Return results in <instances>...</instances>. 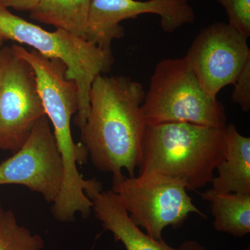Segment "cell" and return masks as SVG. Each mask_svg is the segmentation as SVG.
I'll return each instance as SVG.
<instances>
[{
    "label": "cell",
    "mask_w": 250,
    "mask_h": 250,
    "mask_svg": "<svg viewBox=\"0 0 250 250\" xmlns=\"http://www.w3.org/2000/svg\"><path fill=\"white\" fill-rule=\"evenodd\" d=\"M145 96L143 85L128 77L100 75L92 84L81 144L93 165L113 174V181L124 177L123 170L134 177L141 164Z\"/></svg>",
    "instance_id": "obj_1"
},
{
    "label": "cell",
    "mask_w": 250,
    "mask_h": 250,
    "mask_svg": "<svg viewBox=\"0 0 250 250\" xmlns=\"http://www.w3.org/2000/svg\"><path fill=\"white\" fill-rule=\"evenodd\" d=\"M224 129L189 123L146 125L139 173L178 179L189 190L205 187L225 156Z\"/></svg>",
    "instance_id": "obj_2"
},
{
    "label": "cell",
    "mask_w": 250,
    "mask_h": 250,
    "mask_svg": "<svg viewBox=\"0 0 250 250\" xmlns=\"http://www.w3.org/2000/svg\"><path fill=\"white\" fill-rule=\"evenodd\" d=\"M0 39L31 46L47 58L59 59L67 67V77L76 82L79 107L75 124L83 127L90 108L93 81L109 72L114 62L112 51L104 50L62 29L49 31L16 16L0 5Z\"/></svg>",
    "instance_id": "obj_3"
},
{
    "label": "cell",
    "mask_w": 250,
    "mask_h": 250,
    "mask_svg": "<svg viewBox=\"0 0 250 250\" xmlns=\"http://www.w3.org/2000/svg\"><path fill=\"white\" fill-rule=\"evenodd\" d=\"M141 109L146 125H227L223 104L204 89L185 57L163 59L156 65Z\"/></svg>",
    "instance_id": "obj_4"
},
{
    "label": "cell",
    "mask_w": 250,
    "mask_h": 250,
    "mask_svg": "<svg viewBox=\"0 0 250 250\" xmlns=\"http://www.w3.org/2000/svg\"><path fill=\"white\" fill-rule=\"evenodd\" d=\"M187 190L182 181L156 172L124 175L113 181L112 187L133 221L156 240L163 239L167 227L180 228L190 213L206 218Z\"/></svg>",
    "instance_id": "obj_5"
},
{
    "label": "cell",
    "mask_w": 250,
    "mask_h": 250,
    "mask_svg": "<svg viewBox=\"0 0 250 250\" xmlns=\"http://www.w3.org/2000/svg\"><path fill=\"white\" fill-rule=\"evenodd\" d=\"M45 110L30 64L11 47L0 57V150L15 153L25 143Z\"/></svg>",
    "instance_id": "obj_6"
},
{
    "label": "cell",
    "mask_w": 250,
    "mask_h": 250,
    "mask_svg": "<svg viewBox=\"0 0 250 250\" xmlns=\"http://www.w3.org/2000/svg\"><path fill=\"white\" fill-rule=\"evenodd\" d=\"M11 48L34 70L38 93L52 125L64 166L75 165L80 152L71 131L72 117L79 107L76 82L67 78V67L62 61L47 58L34 49L27 50L21 45H13Z\"/></svg>",
    "instance_id": "obj_7"
},
{
    "label": "cell",
    "mask_w": 250,
    "mask_h": 250,
    "mask_svg": "<svg viewBox=\"0 0 250 250\" xmlns=\"http://www.w3.org/2000/svg\"><path fill=\"white\" fill-rule=\"evenodd\" d=\"M64 167L47 116L36 122L25 143L0 164V186L21 185L54 203L60 193Z\"/></svg>",
    "instance_id": "obj_8"
},
{
    "label": "cell",
    "mask_w": 250,
    "mask_h": 250,
    "mask_svg": "<svg viewBox=\"0 0 250 250\" xmlns=\"http://www.w3.org/2000/svg\"><path fill=\"white\" fill-rule=\"evenodd\" d=\"M248 39L225 22L214 23L197 34L184 57L211 96L216 98L224 87L233 84L250 61Z\"/></svg>",
    "instance_id": "obj_9"
},
{
    "label": "cell",
    "mask_w": 250,
    "mask_h": 250,
    "mask_svg": "<svg viewBox=\"0 0 250 250\" xmlns=\"http://www.w3.org/2000/svg\"><path fill=\"white\" fill-rule=\"evenodd\" d=\"M146 14L160 16L161 28L167 33L193 22L195 18L188 0H93L84 39L104 50L111 51L113 41L125 34L120 23Z\"/></svg>",
    "instance_id": "obj_10"
},
{
    "label": "cell",
    "mask_w": 250,
    "mask_h": 250,
    "mask_svg": "<svg viewBox=\"0 0 250 250\" xmlns=\"http://www.w3.org/2000/svg\"><path fill=\"white\" fill-rule=\"evenodd\" d=\"M95 218L110 231L126 250H177L163 239L156 240L144 233L133 221L118 195L112 190L95 194L90 198Z\"/></svg>",
    "instance_id": "obj_11"
},
{
    "label": "cell",
    "mask_w": 250,
    "mask_h": 250,
    "mask_svg": "<svg viewBox=\"0 0 250 250\" xmlns=\"http://www.w3.org/2000/svg\"><path fill=\"white\" fill-rule=\"evenodd\" d=\"M224 142L225 156L217 166L218 175L212 179L210 190L250 195V138L229 124L224 129Z\"/></svg>",
    "instance_id": "obj_12"
},
{
    "label": "cell",
    "mask_w": 250,
    "mask_h": 250,
    "mask_svg": "<svg viewBox=\"0 0 250 250\" xmlns=\"http://www.w3.org/2000/svg\"><path fill=\"white\" fill-rule=\"evenodd\" d=\"M202 199L210 202L213 226L217 231L236 237L250 232V195L207 190Z\"/></svg>",
    "instance_id": "obj_13"
},
{
    "label": "cell",
    "mask_w": 250,
    "mask_h": 250,
    "mask_svg": "<svg viewBox=\"0 0 250 250\" xmlns=\"http://www.w3.org/2000/svg\"><path fill=\"white\" fill-rule=\"evenodd\" d=\"M93 0H42L31 11L34 21L54 26L84 39L90 4Z\"/></svg>",
    "instance_id": "obj_14"
},
{
    "label": "cell",
    "mask_w": 250,
    "mask_h": 250,
    "mask_svg": "<svg viewBox=\"0 0 250 250\" xmlns=\"http://www.w3.org/2000/svg\"><path fill=\"white\" fill-rule=\"evenodd\" d=\"M42 237L18 224L12 210L5 211L0 221V250H42Z\"/></svg>",
    "instance_id": "obj_15"
},
{
    "label": "cell",
    "mask_w": 250,
    "mask_h": 250,
    "mask_svg": "<svg viewBox=\"0 0 250 250\" xmlns=\"http://www.w3.org/2000/svg\"><path fill=\"white\" fill-rule=\"evenodd\" d=\"M225 8L229 24L249 38L250 36V0H215Z\"/></svg>",
    "instance_id": "obj_16"
},
{
    "label": "cell",
    "mask_w": 250,
    "mask_h": 250,
    "mask_svg": "<svg viewBox=\"0 0 250 250\" xmlns=\"http://www.w3.org/2000/svg\"><path fill=\"white\" fill-rule=\"evenodd\" d=\"M231 100L239 105L243 111L250 110V61L247 62L233 83Z\"/></svg>",
    "instance_id": "obj_17"
},
{
    "label": "cell",
    "mask_w": 250,
    "mask_h": 250,
    "mask_svg": "<svg viewBox=\"0 0 250 250\" xmlns=\"http://www.w3.org/2000/svg\"><path fill=\"white\" fill-rule=\"evenodd\" d=\"M42 0H0V5L20 11H33Z\"/></svg>",
    "instance_id": "obj_18"
},
{
    "label": "cell",
    "mask_w": 250,
    "mask_h": 250,
    "mask_svg": "<svg viewBox=\"0 0 250 250\" xmlns=\"http://www.w3.org/2000/svg\"><path fill=\"white\" fill-rule=\"evenodd\" d=\"M177 250H207L196 241H187L184 242ZM250 250V248L248 250Z\"/></svg>",
    "instance_id": "obj_19"
},
{
    "label": "cell",
    "mask_w": 250,
    "mask_h": 250,
    "mask_svg": "<svg viewBox=\"0 0 250 250\" xmlns=\"http://www.w3.org/2000/svg\"><path fill=\"white\" fill-rule=\"evenodd\" d=\"M5 210L3 208L2 205H1V200H0V221H1V218H2L3 215H4Z\"/></svg>",
    "instance_id": "obj_20"
},
{
    "label": "cell",
    "mask_w": 250,
    "mask_h": 250,
    "mask_svg": "<svg viewBox=\"0 0 250 250\" xmlns=\"http://www.w3.org/2000/svg\"><path fill=\"white\" fill-rule=\"evenodd\" d=\"M3 42H4V41L0 39V57H1V49L3 48Z\"/></svg>",
    "instance_id": "obj_21"
}]
</instances>
